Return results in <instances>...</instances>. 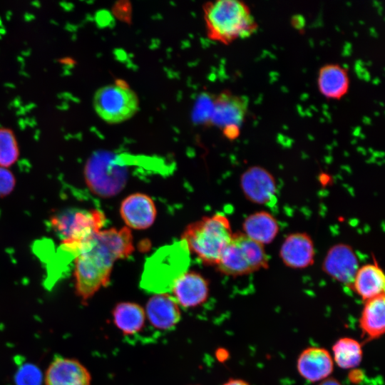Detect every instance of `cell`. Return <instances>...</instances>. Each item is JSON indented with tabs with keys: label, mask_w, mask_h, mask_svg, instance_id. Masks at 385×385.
I'll use <instances>...</instances> for the list:
<instances>
[{
	"label": "cell",
	"mask_w": 385,
	"mask_h": 385,
	"mask_svg": "<svg viewBox=\"0 0 385 385\" xmlns=\"http://www.w3.org/2000/svg\"><path fill=\"white\" fill-rule=\"evenodd\" d=\"M268 262L264 245L238 232L232 234L216 267L222 274L238 277L267 268Z\"/></svg>",
	"instance_id": "obj_6"
},
{
	"label": "cell",
	"mask_w": 385,
	"mask_h": 385,
	"mask_svg": "<svg viewBox=\"0 0 385 385\" xmlns=\"http://www.w3.org/2000/svg\"><path fill=\"white\" fill-rule=\"evenodd\" d=\"M134 251L130 228L99 231L91 244L74 260L75 292L82 304L87 303L110 282L115 261Z\"/></svg>",
	"instance_id": "obj_1"
},
{
	"label": "cell",
	"mask_w": 385,
	"mask_h": 385,
	"mask_svg": "<svg viewBox=\"0 0 385 385\" xmlns=\"http://www.w3.org/2000/svg\"><path fill=\"white\" fill-rule=\"evenodd\" d=\"M333 361L344 369H353L358 366L363 358L361 344L350 337L339 339L332 346Z\"/></svg>",
	"instance_id": "obj_23"
},
{
	"label": "cell",
	"mask_w": 385,
	"mask_h": 385,
	"mask_svg": "<svg viewBox=\"0 0 385 385\" xmlns=\"http://www.w3.org/2000/svg\"><path fill=\"white\" fill-rule=\"evenodd\" d=\"M170 292L180 307L195 308L207 301L209 283L200 273L187 271L175 281Z\"/></svg>",
	"instance_id": "obj_11"
},
{
	"label": "cell",
	"mask_w": 385,
	"mask_h": 385,
	"mask_svg": "<svg viewBox=\"0 0 385 385\" xmlns=\"http://www.w3.org/2000/svg\"><path fill=\"white\" fill-rule=\"evenodd\" d=\"M359 262L352 248L345 244L332 247L323 261L322 270L334 279L351 285Z\"/></svg>",
	"instance_id": "obj_12"
},
{
	"label": "cell",
	"mask_w": 385,
	"mask_h": 385,
	"mask_svg": "<svg viewBox=\"0 0 385 385\" xmlns=\"http://www.w3.org/2000/svg\"><path fill=\"white\" fill-rule=\"evenodd\" d=\"M120 213L128 228L145 230L155 222L157 210L150 197L143 193H133L123 200Z\"/></svg>",
	"instance_id": "obj_15"
},
{
	"label": "cell",
	"mask_w": 385,
	"mask_h": 385,
	"mask_svg": "<svg viewBox=\"0 0 385 385\" xmlns=\"http://www.w3.org/2000/svg\"><path fill=\"white\" fill-rule=\"evenodd\" d=\"M189 264V251L183 241L162 247L147 260L140 287L154 294L168 293Z\"/></svg>",
	"instance_id": "obj_4"
},
{
	"label": "cell",
	"mask_w": 385,
	"mask_h": 385,
	"mask_svg": "<svg viewBox=\"0 0 385 385\" xmlns=\"http://www.w3.org/2000/svg\"><path fill=\"white\" fill-rule=\"evenodd\" d=\"M232 236L228 219L225 215L217 213L189 224L180 240L203 264L216 266Z\"/></svg>",
	"instance_id": "obj_3"
},
{
	"label": "cell",
	"mask_w": 385,
	"mask_h": 385,
	"mask_svg": "<svg viewBox=\"0 0 385 385\" xmlns=\"http://www.w3.org/2000/svg\"><path fill=\"white\" fill-rule=\"evenodd\" d=\"M297 369L299 375L307 381H322L329 377L333 371L332 356L324 348L308 347L299 355Z\"/></svg>",
	"instance_id": "obj_16"
},
{
	"label": "cell",
	"mask_w": 385,
	"mask_h": 385,
	"mask_svg": "<svg viewBox=\"0 0 385 385\" xmlns=\"http://www.w3.org/2000/svg\"><path fill=\"white\" fill-rule=\"evenodd\" d=\"M216 356L220 361H223L227 359L229 353L226 351V349H219L216 351Z\"/></svg>",
	"instance_id": "obj_30"
},
{
	"label": "cell",
	"mask_w": 385,
	"mask_h": 385,
	"mask_svg": "<svg viewBox=\"0 0 385 385\" xmlns=\"http://www.w3.org/2000/svg\"><path fill=\"white\" fill-rule=\"evenodd\" d=\"M244 234L262 245L269 244L278 234L279 225L270 213L265 211L255 212L243 222Z\"/></svg>",
	"instance_id": "obj_22"
},
{
	"label": "cell",
	"mask_w": 385,
	"mask_h": 385,
	"mask_svg": "<svg viewBox=\"0 0 385 385\" xmlns=\"http://www.w3.org/2000/svg\"><path fill=\"white\" fill-rule=\"evenodd\" d=\"M222 385H250L247 381L241 379H230Z\"/></svg>",
	"instance_id": "obj_28"
},
{
	"label": "cell",
	"mask_w": 385,
	"mask_h": 385,
	"mask_svg": "<svg viewBox=\"0 0 385 385\" xmlns=\"http://www.w3.org/2000/svg\"><path fill=\"white\" fill-rule=\"evenodd\" d=\"M282 262L293 269H302L314 262L315 256L312 240L306 233H293L284 240L279 251Z\"/></svg>",
	"instance_id": "obj_17"
},
{
	"label": "cell",
	"mask_w": 385,
	"mask_h": 385,
	"mask_svg": "<svg viewBox=\"0 0 385 385\" xmlns=\"http://www.w3.org/2000/svg\"><path fill=\"white\" fill-rule=\"evenodd\" d=\"M106 216L99 210L71 208L61 211L50 219V225L61 240L88 242L101 230Z\"/></svg>",
	"instance_id": "obj_8"
},
{
	"label": "cell",
	"mask_w": 385,
	"mask_h": 385,
	"mask_svg": "<svg viewBox=\"0 0 385 385\" xmlns=\"http://www.w3.org/2000/svg\"><path fill=\"white\" fill-rule=\"evenodd\" d=\"M83 175L89 190L101 197L118 194L125 186L130 169L117 156L105 151L93 154L87 160Z\"/></svg>",
	"instance_id": "obj_5"
},
{
	"label": "cell",
	"mask_w": 385,
	"mask_h": 385,
	"mask_svg": "<svg viewBox=\"0 0 385 385\" xmlns=\"http://www.w3.org/2000/svg\"><path fill=\"white\" fill-rule=\"evenodd\" d=\"M210 103L205 121L221 129L227 138L236 139L247 113V98L225 90L215 95Z\"/></svg>",
	"instance_id": "obj_9"
},
{
	"label": "cell",
	"mask_w": 385,
	"mask_h": 385,
	"mask_svg": "<svg viewBox=\"0 0 385 385\" xmlns=\"http://www.w3.org/2000/svg\"><path fill=\"white\" fill-rule=\"evenodd\" d=\"M348 378L351 383H359L364 378L363 372L359 369H353L349 373Z\"/></svg>",
	"instance_id": "obj_27"
},
{
	"label": "cell",
	"mask_w": 385,
	"mask_h": 385,
	"mask_svg": "<svg viewBox=\"0 0 385 385\" xmlns=\"http://www.w3.org/2000/svg\"><path fill=\"white\" fill-rule=\"evenodd\" d=\"M359 327L370 340L378 339L384 334V294L366 301L359 318Z\"/></svg>",
	"instance_id": "obj_21"
},
{
	"label": "cell",
	"mask_w": 385,
	"mask_h": 385,
	"mask_svg": "<svg viewBox=\"0 0 385 385\" xmlns=\"http://www.w3.org/2000/svg\"><path fill=\"white\" fill-rule=\"evenodd\" d=\"M45 385H91L87 367L75 358L56 356L43 374Z\"/></svg>",
	"instance_id": "obj_10"
},
{
	"label": "cell",
	"mask_w": 385,
	"mask_h": 385,
	"mask_svg": "<svg viewBox=\"0 0 385 385\" xmlns=\"http://www.w3.org/2000/svg\"><path fill=\"white\" fill-rule=\"evenodd\" d=\"M240 185L246 197L258 204H270L275 200L277 186L272 174L260 166H252L245 170Z\"/></svg>",
	"instance_id": "obj_13"
},
{
	"label": "cell",
	"mask_w": 385,
	"mask_h": 385,
	"mask_svg": "<svg viewBox=\"0 0 385 385\" xmlns=\"http://www.w3.org/2000/svg\"><path fill=\"white\" fill-rule=\"evenodd\" d=\"M351 286L355 292L365 301L384 294V272L376 264L365 265L356 271Z\"/></svg>",
	"instance_id": "obj_20"
},
{
	"label": "cell",
	"mask_w": 385,
	"mask_h": 385,
	"mask_svg": "<svg viewBox=\"0 0 385 385\" xmlns=\"http://www.w3.org/2000/svg\"><path fill=\"white\" fill-rule=\"evenodd\" d=\"M317 385H342L336 379L328 377L323 381H320Z\"/></svg>",
	"instance_id": "obj_29"
},
{
	"label": "cell",
	"mask_w": 385,
	"mask_h": 385,
	"mask_svg": "<svg viewBox=\"0 0 385 385\" xmlns=\"http://www.w3.org/2000/svg\"><path fill=\"white\" fill-rule=\"evenodd\" d=\"M19 156V145L14 133L9 128H0V167L11 166Z\"/></svg>",
	"instance_id": "obj_24"
},
{
	"label": "cell",
	"mask_w": 385,
	"mask_h": 385,
	"mask_svg": "<svg viewBox=\"0 0 385 385\" xmlns=\"http://www.w3.org/2000/svg\"><path fill=\"white\" fill-rule=\"evenodd\" d=\"M41 380L40 370L32 364L24 366L16 375V385H40Z\"/></svg>",
	"instance_id": "obj_25"
},
{
	"label": "cell",
	"mask_w": 385,
	"mask_h": 385,
	"mask_svg": "<svg viewBox=\"0 0 385 385\" xmlns=\"http://www.w3.org/2000/svg\"><path fill=\"white\" fill-rule=\"evenodd\" d=\"M135 92L122 80L99 88L93 96L98 115L110 124H118L133 117L139 110Z\"/></svg>",
	"instance_id": "obj_7"
},
{
	"label": "cell",
	"mask_w": 385,
	"mask_h": 385,
	"mask_svg": "<svg viewBox=\"0 0 385 385\" xmlns=\"http://www.w3.org/2000/svg\"><path fill=\"white\" fill-rule=\"evenodd\" d=\"M192 385H199V384H192Z\"/></svg>",
	"instance_id": "obj_31"
},
{
	"label": "cell",
	"mask_w": 385,
	"mask_h": 385,
	"mask_svg": "<svg viewBox=\"0 0 385 385\" xmlns=\"http://www.w3.org/2000/svg\"><path fill=\"white\" fill-rule=\"evenodd\" d=\"M146 319L159 331L173 329L181 319V311L173 296L168 293L154 294L146 303Z\"/></svg>",
	"instance_id": "obj_14"
},
{
	"label": "cell",
	"mask_w": 385,
	"mask_h": 385,
	"mask_svg": "<svg viewBox=\"0 0 385 385\" xmlns=\"http://www.w3.org/2000/svg\"><path fill=\"white\" fill-rule=\"evenodd\" d=\"M16 179L6 168L0 167V198L9 195L14 189Z\"/></svg>",
	"instance_id": "obj_26"
},
{
	"label": "cell",
	"mask_w": 385,
	"mask_h": 385,
	"mask_svg": "<svg viewBox=\"0 0 385 385\" xmlns=\"http://www.w3.org/2000/svg\"><path fill=\"white\" fill-rule=\"evenodd\" d=\"M319 92L329 100H340L349 91L350 79L346 68L338 63L322 66L317 74Z\"/></svg>",
	"instance_id": "obj_18"
},
{
	"label": "cell",
	"mask_w": 385,
	"mask_h": 385,
	"mask_svg": "<svg viewBox=\"0 0 385 385\" xmlns=\"http://www.w3.org/2000/svg\"><path fill=\"white\" fill-rule=\"evenodd\" d=\"M207 37L222 44L252 36L258 29L250 6L239 0H217L202 6Z\"/></svg>",
	"instance_id": "obj_2"
},
{
	"label": "cell",
	"mask_w": 385,
	"mask_h": 385,
	"mask_svg": "<svg viewBox=\"0 0 385 385\" xmlns=\"http://www.w3.org/2000/svg\"><path fill=\"white\" fill-rule=\"evenodd\" d=\"M113 323L124 336H133L143 330L146 314L145 309L133 302H120L111 311Z\"/></svg>",
	"instance_id": "obj_19"
}]
</instances>
